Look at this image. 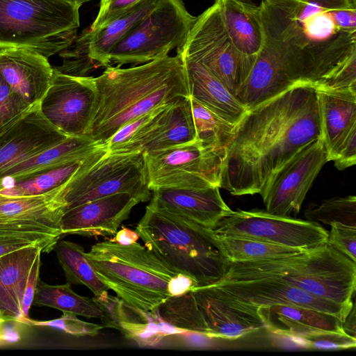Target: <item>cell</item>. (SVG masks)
Segmentation results:
<instances>
[{"label": "cell", "instance_id": "cell-1", "mask_svg": "<svg viewBox=\"0 0 356 356\" xmlns=\"http://www.w3.org/2000/svg\"><path fill=\"white\" fill-rule=\"evenodd\" d=\"M321 136L316 88L298 83L249 109L236 124L220 188L254 195L301 148Z\"/></svg>", "mask_w": 356, "mask_h": 356}, {"label": "cell", "instance_id": "cell-2", "mask_svg": "<svg viewBox=\"0 0 356 356\" xmlns=\"http://www.w3.org/2000/svg\"><path fill=\"white\" fill-rule=\"evenodd\" d=\"M262 48L300 83L323 88L356 59V0H263Z\"/></svg>", "mask_w": 356, "mask_h": 356}, {"label": "cell", "instance_id": "cell-3", "mask_svg": "<svg viewBox=\"0 0 356 356\" xmlns=\"http://www.w3.org/2000/svg\"><path fill=\"white\" fill-rule=\"evenodd\" d=\"M95 81L97 103L87 136L99 145L131 120L190 97L177 54L127 68L108 66Z\"/></svg>", "mask_w": 356, "mask_h": 356}, {"label": "cell", "instance_id": "cell-4", "mask_svg": "<svg viewBox=\"0 0 356 356\" xmlns=\"http://www.w3.org/2000/svg\"><path fill=\"white\" fill-rule=\"evenodd\" d=\"M267 280L300 289L314 296L353 305L356 264L327 243L275 259L226 262L222 281ZM218 280V281H219Z\"/></svg>", "mask_w": 356, "mask_h": 356}, {"label": "cell", "instance_id": "cell-5", "mask_svg": "<svg viewBox=\"0 0 356 356\" xmlns=\"http://www.w3.org/2000/svg\"><path fill=\"white\" fill-rule=\"evenodd\" d=\"M135 231L148 250L175 273L191 277L196 287L222 278L226 261L212 229L148 204Z\"/></svg>", "mask_w": 356, "mask_h": 356}, {"label": "cell", "instance_id": "cell-6", "mask_svg": "<svg viewBox=\"0 0 356 356\" xmlns=\"http://www.w3.org/2000/svg\"><path fill=\"white\" fill-rule=\"evenodd\" d=\"M86 257L100 280L127 305L152 312L170 297L169 283L178 273L145 246L114 239L93 245Z\"/></svg>", "mask_w": 356, "mask_h": 356}, {"label": "cell", "instance_id": "cell-7", "mask_svg": "<svg viewBox=\"0 0 356 356\" xmlns=\"http://www.w3.org/2000/svg\"><path fill=\"white\" fill-rule=\"evenodd\" d=\"M81 6L67 0H0V49H25L49 58L77 36Z\"/></svg>", "mask_w": 356, "mask_h": 356}, {"label": "cell", "instance_id": "cell-8", "mask_svg": "<svg viewBox=\"0 0 356 356\" xmlns=\"http://www.w3.org/2000/svg\"><path fill=\"white\" fill-rule=\"evenodd\" d=\"M150 191L143 153L109 154L102 145L65 184L64 198L68 209L118 193L144 202L151 200Z\"/></svg>", "mask_w": 356, "mask_h": 356}, {"label": "cell", "instance_id": "cell-9", "mask_svg": "<svg viewBox=\"0 0 356 356\" xmlns=\"http://www.w3.org/2000/svg\"><path fill=\"white\" fill-rule=\"evenodd\" d=\"M177 54L208 70L234 96L254 63L236 49L225 29L218 0L191 28Z\"/></svg>", "mask_w": 356, "mask_h": 356}, {"label": "cell", "instance_id": "cell-10", "mask_svg": "<svg viewBox=\"0 0 356 356\" xmlns=\"http://www.w3.org/2000/svg\"><path fill=\"white\" fill-rule=\"evenodd\" d=\"M195 18L182 0H162L113 47L108 66L141 65L168 56L184 42Z\"/></svg>", "mask_w": 356, "mask_h": 356}, {"label": "cell", "instance_id": "cell-11", "mask_svg": "<svg viewBox=\"0 0 356 356\" xmlns=\"http://www.w3.org/2000/svg\"><path fill=\"white\" fill-rule=\"evenodd\" d=\"M148 186L220 188L224 156L196 140L163 150L144 153Z\"/></svg>", "mask_w": 356, "mask_h": 356}, {"label": "cell", "instance_id": "cell-12", "mask_svg": "<svg viewBox=\"0 0 356 356\" xmlns=\"http://www.w3.org/2000/svg\"><path fill=\"white\" fill-rule=\"evenodd\" d=\"M213 230L218 234L302 250L326 243L328 236V231L318 222L260 209L232 211Z\"/></svg>", "mask_w": 356, "mask_h": 356}, {"label": "cell", "instance_id": "cell-13", "mask_svg": "<svg viewBox=\"0 0 356 356\" xmlns=\"http://www.w3.org/2000/svg\"><path fill=\"white\" fill-rule=\"evenodd\" d=\"M327 161L321 136L301 148L260 192L266 211L282 216L298 214L314 179Z\"/></svg>", "mask_w": 356, "mask_h": 356}, {"label": "cell", "instance_id": "cell-14", "mask_svg": "<svg viewBox=\"0 0 356 356\" xmlns=\"http://www.w3.org/2000/svg\"><path fill=\"white\" fill-rule=\"evenodd\" d=\"M97 95L95 77L67 75L54 69L51 86L40 102V109L66 136H87Z\"/></svg>", "mask_w": 356, "mask_h": 356}, {"label": "cell", "instance_id": "cell-15", "mask_svg": "<svg viewBox=\"0 0 356 356\" xmlns=\"http://www.w3.org/2000/svg\"><path fill=\"white\" fill-rule=\"evenodd\" d=\"M65 184L38 195H0V236L60 238L61 218L67 207L64 198Z\"/></svg>", "mask_w": 356, "mask_h": 356}, {"label": "cell", "instance_id": "cell-16", "mask_svg": "<svg viewBox=\"0 0 356 356\" xmlns=\"http://www.w3.org/2000/svg\"><path fill=\"white\" fill-rule=\"evenodd\" d=\"M209 286L226 300L254 307L272 305L302 307L334 315L343 322L353 305L314 296L297 287L273 280H219Z\"/></svg>", "mask_w": 356, "mask_h": 356}, {"label": "cell", "instance_id": "cell-17", "mask_svg": "<svg viewBox=\"0 0 356 356\" xmlns=\"http://www.w3.org/2000/svg\"><path fill=\"white\" fill-rule=\"evenodd\" d=\"M40 245L24 247L0 257V314L22 323L29 318L40 276Z\"/></svg>", "mask_w": 356, "mask_h": 356}, {"label": "cell", "instance_id": "cell-18", "mask_svg": "<svg viewBox=\"0 0 356 356\" xmlns=\"http://www.w3.org/2000/svg\"><path fill=\"white\" fill-rule=\"evenodd\" d=\"M67 137L44 117L40 102L31 105L0 128V172Z\"/></svg>", "mask_w": 356, "mask_h": 356}, {"label": "cell", "instance_id": "cell-19", "mask_svg": "<svg viewBox=\"0 0 356 356\" xmlns=\"http://www.w3.org/2000/svg\"><path fill=\"white\" fill-rule=\"evenodd\" d=\"M138 203L130 194L118 193L70 208L61 218L62 236H114Z\"/></svg>", "mask_w": 356, "mask_h": 356}, {"label": "cell", "instance_id": "cell-20", "mask_svg": "<svg viewBox=\"0 0 356 356\" xmlns=\"http://www.w3.org/2000/svg\"><path fill=\"white\" fill-rule=\"evenodd\" d=\"M219 188H159L152 190L149 205L213 229L232 211L222 200Z\"/></svg>", "mask_w": 356, "mask_h": 356}, {"label": "cell", "instance_id": "cell-21", "mask_svg": "<svg viewBox=\"0 0 356 356\" xmlns=\"http://www.w3.org/2000/svg\"><path fill=\"white\" fill-rule=\"evenodd\" d=\"M220 298L229 305L257 315L264 328L293 339L324 331L345 332L340 318L323 312L282 305L254 307Z\"/></svg>", "mask_w": 356, "mask_h": 356}, {"label": "cell", "instance_id": "cell-22", "mask_svg": "<svg viewBox=\"0 0 356 356\" xmlns=\"http://www.w3.org/2000/svg\"><path fill=\"white\" fill-rule=\"evenodd\" d=\"M54 67L48 58L28 49H0V74L27 104L40 102L51 86Z\"/></svg>", "mask_w": 356, "mask_h": 356}, {"label": "cell", "instance_id": "cell-23", "mask_svg": "<svg viewBox=\"0 0 356 356\" xmlns=\"http://www.w3.org/2000/svg\"><path fill=\"white\" fill-rule=\"evenodd\" d=\"M188 291L206 327L207 337L236 339L264 328L257 315L227 304L209 286Z\"/></svg>", "mask_w": 356, "mask_h": 356}, {"label": "cell", "instance_id": "cell-24", "mask_svg": "<svg viewBox=\"0 0 356 356\" xmlns=\"http://www.w3.org/2000/svg\"><path fill=\"white\" fill-rule=\"evenodd\" d=\"M316 89L321 138L330 161L339 144L356 129V90Z\"/></svg>", "mask_w": 356, "mask_h": 356}, {"label": "cell", "instance_id": "cell-25", "mask_svg": "<svg viewBox=\"0 0 356 356\" xmlns=\"http://www.w3.org/2000/svg\"><path fill=\"white\" fill-rule=\"evenodd\" d=\"M181 58L190 97L236 125L247 112L246 108L204 67L187 58Z\"/></svg>", "mask_w": 356, "mask_h": 356}, {"label": "cell", "instance_id": "cell-26", "mask_svg": "<svg viewBox=\"0 0 356 356\" xmlns=\"http://www.w3.org/2000/svg\"><path fill=\"white\" fill-rule=\"evenodd\" d=\"M103 145L87 136H68L52 146L0 172V180L16 181L89 156Z\"/></svg>", "mask_w": 356, "mask_h": 356}, {"label": "cell", "instance_id": "cell-27", "mask_svg": "<svg viewBox=\"0 0 356 356\" xmlns=\"http://www.w3.org/2000/svg\"><path fill=\"white\" fill-rule=\"evenodd\" d=\"M197 139L191 98L182 97L166 106L140 145L149 153L192 143Z\"/></svg>", "mask_w": 356, "mask_h": 356}, {"label": "cell", "instance_id": "cell-28", "mask_svg": "<svg viewBox=\"0 0 356 356\" xmlns=\"http://www.w3.org/2000/svg\"><path fill=\"white\" fill-rule=\"evenodd\" d=\"M225 29L236 49L255 60L264 42L259 6L251 0H218Z\"/></svg>", "mask_w": 356, "mask_h": 356}, {"label": "cell", "instance_id": "cell-29", "mask_svg": "<svg viewBox=\"0 0 356 356\" xmlns=\"http://www.w3.org/2000/svg\"><path fill=\"white\" fill-rule=\"evenodd\" d=\"M162 0H141L122 15L95 32L88 29L89 55L100 67L109 65L113 47Z\"/></svg>", "mask_w": 356, "mask_h": 356}, {"label": "cell", "instance_id": "cell-30", "mask_svg": "<svg viewBox=\"0 0 356 356\" xmlns=\"http://www.w3.org/2000/svg\"><path fill=\"white\" fill-rule=\"evenodd\" d=\"M211 236L226 262H245L275 259L304 250L252 238L218 234L213 229Z\"/></svg>", "mask_w": 356, "mask_h": 356}, {"label": "cell", "instance_id": "cell-31", "mask_svg": "<svg viewBox=\"0 0 356 356\" xmlns=\"http://www.w3.org/2000/svg\"><path fill=\"white\" fill-rule=\"evenodd\" d=\"M54 250L67 282L84 285L94 296L108 291V288L97 275L81 245L58 240Z\"/></svg>", "mask_w": 356, "mask_h": 356}, {"label": "cell", "instance_id": "cell-32", "mask_svg": "<svg viewBox=\"0 0 356 356\" xmlns=\"http://www.w3.org/2000/svg\"><path fill=\"white\" fill-rule=\"evenodd\" d=\"M45 306L70 312L86 318H99L102 312L92 298L80 296L71 288V284L51 285L39 279L32 305Z\"/></svg>", "mask_w": 356, "mask_h": 356}, {"label": "cell", "instance_id": "cell-33", "mask_svg": "<svg viewBox=\"0 0 356 356\" xmlns=\"http://www.w3.org/2000/svg\"><path fill=\"white\" fill-rule=\"evenodd\" d=\"M87 158L16 181L0 180V195L33 196L51 191L73 177Z\"/></svg>", "mask_w": 356, "mask_h": 356}, {"label": "cell", "instance_id": "cell-34", "mask_svg": "<svg viewBox=\"0 0 356 356\" xmlns=\"http://www.w3.org/2000/svg\"><path fill=\"white\" fill-rule=\"evenodd\" d=\"M190 98L197 139L204 147L225 157L226 148L232 139L236 125Z\"/></svg>", "mask_w": 356, "mask_h": 356}, {"label": "cell", "instance_id": "cell-35", "mask_svg": "<svg viewBox=\"0 0 356 356\" xmlns=\"http://www.w3.org/2000/svg\"><path fill=\"white\" fill-rule=\"evenodd\" d=\"M306 220L330 225L334 222L356 227V197L347 195L310 204L304 211Z\"/></svg>", "mask_w": 356, "mask_h": 356}, {"label": "cell", "instance_id": "cell-36", "mask_svg": "<svg viewBox=\"0 0 356 356\" xmlns=\"http://www.w3.org/2000/svg\"><path fill=\"white\" fill-rule=\"evenodd\" d=\"M92 298L101 309L100 319L104 327L120 332L124 324L147 322L154 318L150 313L127 305L118 297L109 295L108 291Z\"/></svg>", "mask_w": 356, "mask_h": 356}, {"label": "cell", "instance_id": "cell-37", "mask_svg": "<svg viewBox=\"0 0 356 356\" xmlns=\"http://www.w3.org/2000/svg\"><path fill=\"white\" fill-rule=\"evenodd\" d=\"M89 32L86 29L70 47L59 53L62 65L54 69L67 75L88 76L89 73L101 67L89 55Z\"/></svg>", "mask_w": 356, "mask_h": 356}, {"label": "cell", "instance_id": "cell-38", "mask_svg": "<svg viewBox=\"0 0 356 356\" xmlns=\"http://www.w3.org/2000/svg\"><path fill=\"white\" fill-rule=\"evenodd\" d=\"M23 324L29 326L53 327L78 337L96 336L104 328L102 325L81 321L76 317V314L65 312H63L62 316L56 319L35 321L28 318L24 321Z\"/></svg>", "mask_w": 356, "mask_h": 356}, {"label": "cell", "instance_id": "cell-39", "mask_svg": "<svg viewBox=\"0 0 356 356\" xmlns=\"http://www.w3.org/2000/svg\"><path fill=\"white\" fill-rule=\"evenodd\" d=\"M302 345L309 348L347 349L355 348L356 338L346 332L324 331L297 339Z\"/></svg>", "mask_w": 356, "mask_h": 356}, {"label": "cell", "instance_id": "cell-40", "mask_svg": "<svg viewBox=\"0 0 356 356\" xmlns=\"http://www.w3.org/2000/svg\"><path fill=\"white\" fill-rule=\"evenodd\" d=\"M327 244L356 262V227L339 222L330 225Z\"/></svg>", "mask_w": 356, "mask_h": 356}, {"label": "cell", "instance_id": "cell-41", "mask_svg": "<svg viewBox=\"0 0 356 356\" xmlns=\"http://www.w3.org/2000/svg\"><path fill=\"white\" fill-rule=\"evenodd\" d=\"M30 106L11 89L0 74V128Z\"/></svg>", "mask_w": 356, "mask_h": 356}, {"label": "cell", "instance_id": "cell-42", "mask_svg": "<svg viewBox=\"0 0 356 356\" xmlns=\"http://www.w3.org/2000/svg\"><path fill=\"white\" fill-rule=\"evenodd\" d=\"M59 238L46 236H0V257L29 245H40L43 252H49Z\"/></svg>", "mask_w": 356, "mask_h": 356}, {"label": "cell", "instance_id": "cell-43", "mask_svg": "<svg viewBox=\"0 0 356 356\" xmlns=\"http://www.w3.org/2000/svg\"><path fill=\"white\" fill-rule=\"evenodd\" d=\"M141 0H101L98 14L89 27L95 32L104 27Z\"/></svg>", "mask_w": 356, "mask_h": 356}, {"label": "cell", "instance_id": "cell-44", "mask_svg": "<svg viewBox=\"0 0 356 356\" xmlns=\"http://www.w3.org/2000/svg\"><path fill=\"white\" fill-rule=\"evenodd\" d=\"M339 170L356 163V129L353 131L337 147L330 158Z\"/></svg>", "mask_w": 356, "mask_h": 356}, {"label": "cell", "instance_id": "cell-45", "mask_svg": "<svg viewBox=\"0 0 356 356\" xmlns=\"http://www.w3.org/2000/svg\"><path fill=\"white\" fill-rule=\"evenodd\" d=\"M196 287L195 282L190 277L177 274L173 277L169 283L170 296L183 294Z\"/></svg>", "mask_w": 356, "mask_h": 356}, {"label": "cell", "instance_id": "cell-46", "mask_svg": "<svg viewBox=\"0 0 356 356\" xmlns=\"http://www.w3.org/2000/svg\"><path fill=\"white\" fill-rule=\"evenodd\" d=\"M12 322L0 318V346L10 345L20 340L18 330L10 325Z\"/></svg>", "mask_w": 356, "mask_h": 356}, {"label": "cell", "instance_id": "cell-47", "mask_svg": "<svg viewBox=\"0 0 356 356\" xmlns=\"http://www.w3.org/2000/svg\"><path fill=\"white\" fill-rule=\"evenodd\" d=\"M138 238L139 236L136 231L123 228L117 232L114 240L121 245H128L137 242Z\"/></svg>", "mask_w": 356, "mask_h": 356}, {"label": "cell", "instance_id": "cell-48", "mask_svg": "<svg viewBox=\"0 0 356 356\" xmlns=\"http://www.w3.org/2000/svg\"><path fill=\"white\" fill-rule=\"evenodd\" d=\"M343 329L347 334L356 338V316L355 305L354 303L351 310L343 322Z\"/></svg>", "mask_w": 356, "mask_h": 356}, {"label": "cell", "instance_id": "cell-49", "mask_svg": "<svg viewBox=\"0 0 356 356\" xmlns=\"http://www.w3.org/2000/svg\"><path fill=\"white\" fill-rule=\"evenodd\" d=\"M72 3L81 6L83 3L90 1V0H67Z\"/></svg>", "mask_w": 356, "mask_h": 356}, {"label": "cell", "instance_id": "cell-50", "mask_svg": "<svg viewBox=\"0 0 356 356\" xmlns=\"http://www.w3.org/2000/svg\"><path fill=\"white\" fill-rule=\"evenodd\" d=\"M0 318H3V317H1V314H0Z\"/></svg>", "mask_w": 356, "mask_h": 356}, {"label": "cell", "instance_id": "cell-51", "mask_svg": "<svg viewBox=\"0 0 356 356\" xmlns=\"http://www.w3.org/2000/svg\"><path fill=\"white\" fill-rule=\"evenodd\" d=\"M214 1H216V0H214Z\"/></svg>", "mask_w": 356, "mask_h": 356}]
</instances>
